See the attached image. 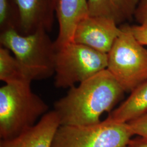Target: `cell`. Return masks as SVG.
Segmentation results:
<instances>
[{"instance_id":"6da1fadb","label":"cell","mask_w":147,"mask_h":147,"mask_svg":"<svg viewBox=\"0 0 147 147\" xmlns=\"http://www.w3.org/2000/svg\"><path fill=\"white\" fill-rule=\"evenodd\" d=\"M124 90L106 69L71 88L54 104L61 125H86L99 123L101 115L109 112Z\"/></svg>"},{"instance_id":"d6986e66","label":"cell","mask_w":147,"mask_h":147,"mask_svg":"<svg viewBox=\"0 0 147 147\" xmlns=\"http://www.w3.org/2000/svg\"><path fill=\"white\" fill-rule=\"evenodd\" d=\"M127 147H147V137L138 136L131 138Z\"/></svg>"},{"instance_id":"5b68a950","label":"cell","mask_w":147,"mask_h":147,"mask_svg":"<svg viewBox=\"0 0 147 147\" xmlns=\"http://www.w3.org/2000/svg\"><path fill=\"white\" fill-rule=\"evenodd\" d=\"M107 54L72 42L57 49L55 86L71 88L107 69Z\"/></svg>"},{"instance_id":"e0dca14e","label":"cell","mask_w":147,"mask_h":147,"mask_svg":"<svg viewBox=\"0 0 147 147\" xmlns=\"http://www.w3.org/2000/svg\"><path fill=\"white\" fill-rule=\"evenodd\" d=\"M134 16L140 26L147 27V0H139Z\"/></svg>"},{"instance_id":"8fae6325","label":"cell","mask_w":147,"mask_h":147,"mask_svg":"<svg viewBox=\"0 0 147 147\" xmlns=\"http://www.w3.org/2000/svg\"><path fill=\"white\" fill-rule=\"evenodd\" d=\"M147 113V80L132 90L130 96L113 111L107 118L128 123Z\"/></svg>"},{"instance_id":"2e32d148","label":"cell","mask_w":147,"mask_h":147,"mask_svg":"<svg viewBox=\"0 0 147 147\" xmlns=\"http://www.w3.org/2000/svg\"><path fill=\"white\" fill-rule=\"evenodd\" d=\"M128 124L134 135L147 137V113Z\"/></svg>"},{"instance_id":"5bb4252c","label":"cell","mask_w":147,"mask_h":147,"mask_svg":"<svg viewBox=\"0 0 147 147\" xmlns=\"http://www.w3.org/2000/svg\"><path fill=\"white\" fill-rule=\"evenodd\" d=\"M17 16L11 0H0V30H16Z\"/></svg>"},{"instance_id":"9c48e42d","label":"cell","mask_w":147,"mask_h":147,"mask_svg":"<svg viewBox=\"0 0 147 147\" xmlns=\"http://www.w3.org/2000/svg\"><path fill=\"white\" fill-rule=\"evenodd\" d=\"M59 118L54 110L47 113L37 123L14 138L2 140L0 147H52Z\"/></svg>"},{"instance_id":"52a82bcc","label":"cell","mask_w":147,"mask_h":147,"mask_svg":"<svg viewBox=\"0 0 147 147\" xmlns=\"http://www.w3.org/2000/svg\"><path fill=\"white\" fill-rule=\"evenodd\" d=\"M117 25L109 18L88 16L76 27L73 42L107 54L121 33Z\"/></svg>"},{"instance_id":"ac0fdd59","label":"cell","mask_w":147,"mask_h":147,"mask_svg":"<svg viewBox=\"0 0 147 147\" xmlns=\"http://www.w3.org/2000/svg\"><path fill=\"white\" fill-rule=\"evenodd\" d=\"M130 31L143 45H147V27L142 26H129Z\"/></svg>"},{"instance_id":"30bf717a","label":"cell","mask_w":147,"mask_h":147,"mask_svg":"<svg viewBox=\"0 0 147 147\" xmlns=\"http://www.w3.org/2000/svg\"><path fill=\"white\" fill-rule=\"evenodd\" d=\"M56 14L59 31L55 45L57 49L73 42L77 25L88 16L87 0H57Z\"/></svg>"},{"instance_id":"8992f818","label":"cell","mask_w":147,"mask_h":147,"mask_svg":"<svg viewBox=\"0 0 147 147\" xmlns=\"http://www.w3.org/2000/svg\"><path fill=\"white\" fill-rule=\"evenodd\" d=\"M133 135L128 123L107 118L94 124L61 125L52 147H127Z\"/></svg>"},{"instance_id":"7c38bea8","label":"cell","mask_w":147,"mask_h":147,"mask_svg":"<svg viewBox=\"0 0 147 147\" xmlns=\"http://www.w3.org/2000/svg\"><path fill=\"white\" fill-rule=\"evenodd\" d=\"M0 80L5 84H30L32 80L10 51L0 48Z\"/></svg>"},{"instance_id":"277c9868","label":"cell","mask_w":147,"mask_h":147,"mask_svg":"<svg viewBox=\"0 0 147 147\" xmlns=\"http://www.w3.org/2000/svg\"><path fill=\"white\" fill-rule=\"evenodd\" d=\"M120 28L107 53V69L124 92H131L147 80V49L132 34L129 25Z\"/></svg>"},{"instance_id":"ba28073f","label":"cell","mask_w":147,"mask_h":147,"mask_svg":"<svg viewBox=\"0 0 147 147\" xmlns=\"http://www.w3.org/2000/svg\"><path fill=\"white\" fill-rule=\"evenodd\" d=\"M57 0H11L17 16L16 31L28 35L53 29Z\"/></svg>"},{"instance_id":"7a4b0ae2","label":"cell","mask_w":147,"mask_h":147,"mask_svg":"<svg viewBox=\"0 0 147 147\" xmlns=\"http://www.w3.org/2000/svg\"><path fill=\"white\" fill-rule=\"evenodd\" d=\"M48 106L35 94L30 84H5L0 88V136L8 140L18 136L45 115Z\"/></svg>"},{"instance_id":"4fadbf2b","label":"cell","mask_w":147,"mask_h":147,"mask_svg":"<svg viewBox=\"0 0 147 147\" xmlns=\"http://www.w3.org/2000/svg\"><path fill=\"white\" fill-rule=\"evenodd\" d=\"M88 16H101L112 19L121 23L111 3V0H87Z\"/></svg>"},{"instance_id":"9a60e30c","label":"cell","mask_w":147,"mask_h":147,"mask_svg":"<svg viewBox=\"0 0 147 147\" xmlns=\"http://www.w3.org/2000/svg\"><path fill=\"white\" fill-rule=\"evenodd\" d=\"M111 2L121 22L134 16L139 0H111Z\"/></svg>"},{"instance_id":"3957f363","label":"cell","mask_w":147,"mask_h":147,"mask_svg":"<svg viewBox=\"0 0 147 147\" xmlns=\"http://www.w3.org/2000/svg\"><path fill=\"white\" fill-rule=\"evenodd\" d=\"M45 30L22 35L14 29L1 32L0 42L8 49L32 81L49 78L55 74L57 49Z\"/></svg>"}]
</instances>
